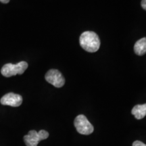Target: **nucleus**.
Wrapping results in <instances>:
<instances>
[{
	"mask_svg": "<svg viewBox=\"0 0 146 146\" xmlns=\"http://www.w3.org/2000/svg\"><path fill=\"white\" fill-rule=\"evenodd\" d=\"M74 125L76 131L81 135H88L94 132V126L91 125L85 115L80 114L76 117L74 121Z\"/></svg>",
	"mask_w": 146,
	"mask_h": 146,
	"instance_id": "nucleus-3",
	"label": "nucleus"
},
{
	"mask_svg": "<svg viewBox=\"0 0 146 146\" xmlns=\"http://www.w3.org/2000/svg\"><path fill=\"white\" fill-rule=\"evenodd\" d=\"M45 80L57 88L63 87L65 83V78L62 73L56 69H51L45 76Z\"/></svg>",
	"mask_w": 146,
	"mask_h": 146,
	"instance_id": "nucleus-5",
	"label": "nucleus"
},
{
	"mask_svg": "<svg viewBox=\"0 0 146 146\" xmlns=\"http://www.w3.org/2000/svg\"><path fill=\"white\" fill-rule=\"evenodd\" d=\"M10 1V0H0V2L2 3H8Z\"/></svg>",
	"mask_w": 146,
	"mask_h": 146,
	"instance_id": "nucleus-11",
	"label": "nucleus"
},
{
	"mask_svg": "<svg viewBox=\"0 0 146 146\" xmlns=\"http://www.w3.org/2000/svg\"><path fill=\"white\" fill-rule=\"evenodd\" d=\"M141 5V7L143 8V9L146 10V0H142Z\"/></svg>",
	"mask_w": 146,
	"mask_h": 146,
	"instance_id": "nucleus-10",
	"label": "nucleus"
},
{
	"mask_svg": "<svg viewBox=\"0 0 146 146\" xmlns=\"http://www.w3.org/2000/svg\"><path fill=\"white\" fill-rule=\"evenodd\" d=\"M134 52L138 56H143L146 53V37L138 40L134 45Z\"/></svg>",
	"mask_w": 146,
	"mask_h": 146,
	"instance_id": "nucleus-8",
	"label": "nucleus"
},
{
	"mask_svg": "<svg viewBox=\"0 0 146 146\" xmlns=\"http://www.w3.org/2000/svg\"><path fill=\"white\" fill-rule=\"evenodd\" d=\"M79 43L82 48L90 53L96 52L100 49V40L95 32L85 31L81 35Z\"/></svg>",
	"mask_w": 146,
	"mask_h": 146,
	"instance_id": "nucleus-1",
	"label": "nucleus"
},
{
	"mask_svg": "<svg viewBox=\"0 0 146 146\" xmlns=\"http://www.w3.org/2000/svg\"><path fill=\"white\" fill-rule=\"evenodd\" d=\"M0 103L4 106L18 107L23 103V98L21 95L14 94V93H8L1 98Z\"/></svg>",
	"mask_w": 146,
	"mask_h": 146,
	"instance_id": "nucleus-6",
	"label": "nucleus"
},
{
	"mask_svg": "<svg viewBox=\"0 0 146 146\" xmlns=\"http://www.w3.org/2000/svg\"><path fill=\"white\" fill-rule=\"evenodd\" d=\"M131 114L138 120L143 118L146 116V104L135 106L131 110Z\"/></svg>",
	"mask_w": 146,
	"mask_h": 146,
	"instance_id": "nucleus-7",
	"label": "nucleus"
},
{
	"mask_svg": "<svg viewBox=\"0 0 146 146\" xmlns=\"http://www.w3.org/2000/svg\"><path fill=\"white\" fill-rule=\"evenodd\" d=\"M48 137L49 133L45 130H41L39 132L31 130L24 137V141L27 146H37L40 141L46 139Z\"/></svg>",
	"mask_w": 146,
	"mask_h": 146,
	"instance_id": "nucleus-4",
	"label": "nucleus"
},
{
	"mask_svg": "<svg viewBox=\"0 0 146 146\" xmlns=\"http://www.w3.org/2000/svg\"><path fill=\"white\" fill-rule=\"evenodd\" d=\"M133 146H146V145L140 141H135L133 142Z\"/></svg>",
	"mask_w": 146,
	"mask_h": 146,
	"instance_id": "nucleus-9",
	"label": "nucleus"
},
{
	"mask_svg": "<svg viewBox=\"0 0 146 146\" xmlns=\"http://www.w3.org/2000/svg\"><path fill=\"white\" fill-rule=\"evenodd\" d=\"M28 66L27 62L25 61L20 62L16 64L8 63L1 68V73L5 77H10L16 74H23L28 68Z\"/></svg>",
	"mask_w": 146,
	"mask_h": 146,
	"instance_id": "nucleus-2",
	"label": "nucleus"
}]
</instances>
